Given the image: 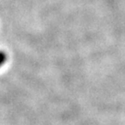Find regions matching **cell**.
Segmentation results:
<instances>
[{
	"label": "cell",
	"instance_id": "6da1fadb",
	"mask_svg": "<svg viewBox=\"0 0 125 125\" xmlns=\"http://www.w3.org/2000/svg\"><path fill=\"white\" fill-rule=\"evenodd\" d=\"M6 62H7V54L3 51H0V68Z\"/></svg>",
	"mask_w": 125,
	"mask_h": 125
}]
</instances>
